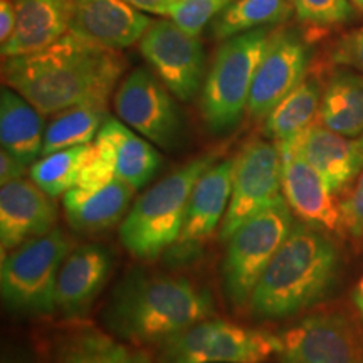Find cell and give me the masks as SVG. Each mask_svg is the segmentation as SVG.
<instances>
[{"mask_svg":"<svg viewBox=\"0 0 363 363\" xmlns=\"http://www.w3.org/2000/svg\"><path fill=\"white\" fill-rule=\"evenodd\" d=\"M125 69L118 49L67 33L43 51L4 59L2 81L43 115H56L76 104H108Z\"/></svg>","mask_w":363,"mask_h":363,"instance_id":"obj_1","label":"cell"},{"mask_svg":"<svg viewBox=\"0 0 363 363\" xmlns=\"http://www.w3.org/2000/svg\"><path fill=\"white\" fill-rule=\"evenodd\" d=\"M216 315L207 289L187 278L142 267L118 281L103 311L108 333L131 345H158Z\"/></svg>","mask_w":363,"mask_h":363,"instance_id":"obj_2","label":"cell"},{"mask_svg":"<svg viewBox=\"0 0 363 363\" xmlns=\"http://www.w3.org/2000/svg\"><path fill=\"white\" fill-rule=\"evenodd\" d=\"M340 254L328 233L294 222L249 301L256 320H284L316 305L337 278Z\"/></svg>","mask_w":363,"mask_h":363,"instance_id":"obj_3","label":"cell"},{"mask_svg":"<svg viewBox=\"0 0 363 363\" xmlns=\"http://www.w3.org/2000/svg\"><path fill=\"white\" fill-rule=\"evenodd\" d=\"M214 163L216 155L195 157L138 197L120 225V240L131 256L155 262L174 246L195 184Z\"/></svg>","mask_w":363,"mask_h":363,"instance_id":"obj_4","label":"cell"},{"mask_svg":"<svg viewBox=\"0 0 363 363\" xmlns=\"http://www.w3.org/2000/svg\"><path fill=\"white\" fill-rule=\"evenodd\" d=\"M272 30L256 29L222 40L206 74L201 116L208 131L222 135L239 125Z\"/></svg>","mask_w":363,"mask_h":363,"instance_id":"obj_5","label":"cell"},{"mask_svg":"<svg viewBox=\"0 0 363 363\" xmlns=\"http://www.w3.org/2000/svg\"><path fill=\"white\" fill-rule=\"evenodd\" d=\"M74 247L61 227L2 252L0 291L4 306L19 316H49L56 313L59 269Z\"/></svg>","mask_w":363,"mask_h":363,"instance_id":"obj_6","label":"cell"},{"mask_svg":"<svg viewBox=\"0 0 363 363\" xmlns=\"http://www.w3.org/2000/svg\"><path fill=\"white\" fill-rule=\"evenodd\" d=\"M293 224L291 207L281 195L278 201L240 225L227 240L220 281L227 303L234 310L249 306L257 281L291 233Z\"/></svg>","mask_w":363,"mask_h":363,"instance_id":"obj_7","label":"cell"},{"mask_svg":"<svg viewBox=\"0 0 363 363\" xmlns=\"http://www.w3.org/2000/svg\"><path fill=\"white\" fill-rule=\"evenodd\" d=\"M162 363H264L279 355V335L227 320L190 325L157 345Z\"/></svg>","mask_w":363,"mask_h":363,"instance_id":"obj_8","label":"cell"},{"mask_svg":"<svg viewBox=\"0 0 363 363\" xmlns=\"http://www.w3.org/2000/svg\"><path fill=\"white\" fill-rule=\"evenodd\" d=\"M279 340L281 363H363V328L342 308L303 316Z\"/></svg>","mask_w":363,"mask_h":363,"instance_id":"obj_9","label":"cell"},{"mask_svg":"<svg viewBox=\"0 0 363 363\" xmlns=\"http://www.w3.org/2000/svg\"><path fill=\"white\" fill-rule=\"evenodd\" d=\"M283 158L278 143L252 138L234 157L233 194L219 227V240L227 242L240 225L278 201Z\"/></svg>","mask_w":363,"mask_h":363,"instance_id":"obj_10","label":"cell"},{"mask_svg":"<svg viewBox=\"0 0 363 363\" xmlns=\"http://www.w3.org/2000/svg\"><path fill=\"white\" fill-rule=\"evenodd\" d=\"M118 118L148 142L163 150L179 147L184 120L174 94L147 67H136L115 91Z\"/></svg>","mask_w":363,"mask_h":363,"instance_id":"obj_11","label":"cell"},{"mask_svg":"<svg viewBox=\"0 0 363 363\" xmlns=\"http://www.w3.org/2000/svg\"><path fill=\"white\" fill-rule=\"evenodd\" d=\"M138 49L150 69L177 99H194L206 71V52L199 35L189 34L170 19L153 21Z\"/></svg>","mask_w":363,"mask_h":363,"instance_id":"obj_12","label":"cell"},{"mask_svg":"<svg viewBox=\"0 0 363 363\" xmlns=\"http://www.w3.org/2000/svg\"><path fill=\"white\" fill-rule=\"evenodd\" d=\"M233 175L234 158L214 163L195 184L179 238L165 252L170 264L184 266L194 262L206 249L207 240L220 227L229 207Z\"/></svg>","mask_w":363,"mask_h":363,"instance_id":"obj_13","label":"cell"},{"mask_svg":"<svg viewBox=\"0 0 363 363\" xmlns=\"http://www.w3.org/2000/svg\"><path fill=\"white\" fill-rule=\"evenodd\" d=\"M278 147L305 158L337 195L347 192L363 170V133L347 136L315 123Z\"/></svg>","mask_w":363,"mask_h":363,"instance_id":"obj_14","label":"cell"},{"mask_svg":"<svg viewBox=\"0 0 363 363\" xmlns=\"http://www.w3.org/2000/svg\"><path fill=\"white\" fill-rule=\"evenodd\" d=\"M306 66L308 54L301 40L283 30L272 33L254 76L247 115L252 120H266L276 104L305 79Z\"/></svg>","mask_w":363,"mask_h":363,"instance_id":"obj_15","label":"cell"},{"mask_svg":"<svg viewBox=\"0 0 363 363\" xmlns=\"http://www.w3.org/2000/svg\"><path fill=\"white\" fill-rule=\"evenodd\" d=\"M283 174L281 192L293 214L305 224L337 235H345L342 203L323 177L305 158L281 150Z\"/></svg>","mask_w":363,"mask_h":363,"instance_id":"obj_16","label":"cell"},{"mask_svg":"<svg viewBox=\"0 0 363 363\" xmlns=\"http://www.w3.org/2000/svg\"><path fill=\"white\" fill-rule=\"evenodd\" d=\"M113 272V254L99 244L72 247L56 283V313L66 321L88 316Z\"/></svg>","mask_w":363,"mask_h":363,"instance_id":"obj_17","label":"cell"},{"mask_svg":"<svg viewBox=\"0 0 363 363\" xmlns=\"http://www.w3.org/2000/svg\"><path fill=\"white\" fill-rule=\"evenodd\" d=\"M57 207L34 180L19 179L0 189V246L2 252L39 238L56 227Z\"/></svg>","mask_w":363,"mask_h":363,"instance_id":"obj_18","label":"cell"},{"mask_svg":"<svg viewBox=\"0 0 363 363\" xmlns=\"http://www.w3.org/2000/svg\"><path fill=\"white\" fill-rule=\"evenodd\" d=\"M152 22L126 0H72L69 33L120 51L140 43Z\"/></svg>","mask_w":363,"mask_h":363,"instance_id":"obj_19","label":"cell"},{"mask_svg":"<svg viewBox=\"0 0 363 363\" xmlns=\"http://www.w3.org/2000/svg\"><path fill=\"white\" fill-rule=\"evenodd\" d=\"M48 358L51 363H152L145 353L84 320L67 321L52 333Z\"/></svg>","mask_w":363,"mask_h":363,"instance_id":"obj_20","label":"cell"},{"mask_svg":"<svg viewBox=\"0 0 363 363\" xmlns=\"http://www.w3.org/2000/svg\"><path fill=\"white\" fill-rule=\"evenodd\" d=\"M17 22L2 57H17L48 48L69 33L72 0H13Z\"/></svg>","mask_w":363,"mask_h":363,"instance_id":"obj_21","label":"cell"},{"mask_svg":"<svg viewBox=\"0 0 363 363\" xmlns=\"http://www.w3.org/2000/svg\"><path fill=\"white\" fill-rule=\"evenodd\" d=\"M133 194L135 189L118 177L94 192H79L72 187L62 199L67 224L79 234H101L123 222Z\"/></svg>","mask_w":363,"mask_h":363,"instance_id":"obj_22","label":"cell"},{"mask_svg":"<svg viewBox=\"0 0 363 363\" xmlns=\"http://www.w3.org/2000/svg\"><path fill=\"white\" fill-rule=\"evenodd\" d=\"M43 113L9 86L0 91V142L2 150L33 165L43 152Z\"/></svg>","mask_w":363,"mask_h":363,"instance_id":"obj_23","label":"cell"},{"mask_svg":"<svg viewBox=\"0 0 363 363\" xmlns=\"http://www.w3.org/2000/svg\"><path fill=\"white\" fill-rule=\"evenodd\" d=\"M318 123L347 136L363 133V74L338 71L328 79L321 94Z\"/></svg>","mask_w":363,"mask_h":363,"instance_id":"obj_24","label":"cell"},{"mask_svg":"<svg viewBox=\"0 0 363 363\" xmlns=\"http://www.w3.org/2000/svg\"><path fill=\"white\" fill-rule=\"evenodd\" d=\"M101 131L111 140L116 157V175L135 190L143 189L162 167V155L152 142L142 138L123 121L108 118Z\"/></svg>","mask_w":363,"mask_h":363,"instance_id":"obj_25","label":"cell"},{"mask_svg":"<svg viewBox=\"0 0 363 363\" xmlns=\"http://www.w3.org/2000/svg\"><path fill=\"white\" fill-rule=\"evenodd\" d=\"M321 89L316 79H303L291 93L276 104L264 120V136L281 143L301 135L318 120L321 104Z\"/></svg>","mask_w":363,"mask_h":363,"instance_id":"obj_26","label":"cell"},{"mask_svg":"<svg viewBox=\"0 0 363 363\" xmlns=\"http://www.w3.org/2000/svg\"><path fill=\"white\" fill-rule=\"evenodd\" d=\"M106 106L108 104L83 103L56 113V118L44 131L40 155L93 142L108 120Z\"/></svg>","mask_w":363,"mask_h":363,"instance_id":"obj_27","label":"cell"},{"mask_svg":"<svg viewBox=\"0 0 363 363\" xmlns=\"http://www.w3.org/2000/svg\"><path fill=\"white\" fill-rule=\"evenodd\" d=\"M293 11L289 0H235L212 21V35L225 40L234 35L279 24Z\"/></svg>","mask_w":363,"mask_h":363,"instance_id":"obj_28","label":"cell"},{"mask_svg":"<svg viewBox=\"0 0 363 363\" xmlns=\"http://www.w3.org/2000/svg\"><path fill=\"white\" fill-rule=\"evenodd\" d=\"M89 143L78 145L44 155L30 165L29 175L52 199L61 197L78 184V177L88 155Z\"/></svg>","mask_w":363,"mask_h":363,"instance_id":"obj_29","label":"cell"},{"mask_svg":"<svg viewBox=\"0 0 363 363\" xmlns=\"http://www.w3.org/2000/svg\"><path fill=\"white\" fill-rule=\"evenodd\" d=\"M116 177L115 147L111 140L99 130L96 138L89 143L88 155L81 167L74 189L79 192H94L110 184Z\"/></svg>","mask_w":363,"mask_h":363,"instance_id":"obj_30","label":"cell"},{"mask_svg":"<svg viewBox=\"0 0 363 363\" xmlns=\"http://www.w3.org/2000/svg\"><path fill=\"white\" fill-rule=\"evenodd\" d=\"M234 2L235 0H179L167 12V17L189 34L201 35L217 16Z\"/></svg>","mask_w":363,"mask_h":363,"instance_id":"obj_31","label":"cell"},{"mask_svg":"<svg viewBox=\"0 0 363 363\" xmlns=\"http://www.w3.org/2000/svg\"><path fill=\"white\" fill-rule=\"evenodd\" d=\"M289 2L299 21L318 29L350 21L355 9L350 0H289Z\"/></svg>","mask_w":363,"mask_h":363,"instance_id":"obj_32","label":"cell"},{"mask_svg":"<svg viewBox=\"0 0 363 363\" xmlns=\"http://www.w3.org/2000/svg\"><path fill=\"white\" fill-rule=\"evenodd\" d=\"M342 203L345 235L363 246V170L350 189L345 192Z\"/></svg>","mask_w":363,"mask_h":363,"instance_id":"obj_33","label":"cell"},{"mask_svg":"<svg viewBox=\"0 0 363 363\" xmlns=\"http://www.w3.org/2000/svg\"><path fill=\"white\" fill-rule=\"evenodd\" d=\"M331 61L363 74V27L340 40L331 52Z\"/></svg>","mask_w":363,"mask_h":363,"instance_id":"obj_34","label":"cell"},{"mask_svg":"<svg viewBox=\"0 0 363 363\" xmlns=\"http://www.w3.org/2000/svg\"><path fill=\"white\" fill-rule=\"evenodd\" d=\"M26 174V163H22L19 158H16L9 152H6V150H2V153H0V184L24 179Z\"/></svg>","mask_w":363,"mask_h":363,"instance_id":"obj_35","label":"cell"},{"mask_svg":"<svg viewBox=\"0 0 363 363\" xmlns=\"http://www.w3.org/2000/svg\"><path fill=\"white\" fill-rule=\"evenodd\" d=\"M17 12L13 0H0V45H4L11 39L16 29Z\"/></svg>","mask_w":363,"mask_h":363,"instance_id":"obj_36","label":"cell"},{"mask_svg":"<svg viewBox=\"0 0 363 363\" xmlns=\"http://www.w3.org/2000/svg\"><path fill=\"white\" fill-rule=\"evenodd\" d=\"M131 6L140 9V11L158 13V16H167V12L175 6L179 0H126Z\"/></svg>","mask_w":363,"mask_h":363,"instance_id":"obj_37","label":"cell"},{"mask_svg":"<svg viewBox=\"0 0 363 363\" xmlns=\"http://www.w3.org/2000/svg\"><path fill=\"white\" fill-rule=\"evenodd\" d=\"M2 363H34V362H30L29 358H26V357H12V355H6L4 357V360H2Z\"/></svg>","mask_w":363,"mask_h":363,"instance_id":"obj_38","label":"cell"},{"mask_svg":"<svg viewBox=\"0 0 363 363\" xmlns=\"http://www.w3.org/2000/svg\"><path fill=\"white\" fill-rule=\"evenodd\" d=\"M350 4L357 9V11L363 12V0H350Z\"/></svg>","mask_w":363,"mask_h":363,"instance_id":"obj_39","label":"cell"},{"mask_svg":"<svg viewBox=\"0 0 363 363\" xmlns=\"http://www.w3.org/2000/svg\"><path fill=\"white\" fill-rule=\"evenodd\" d=\"M362 321H363V320H362Z\"/></svg>","mask_w":363,"mask_h":363,"instance_id":"obj_40","label":"cell"}]
</instances>
